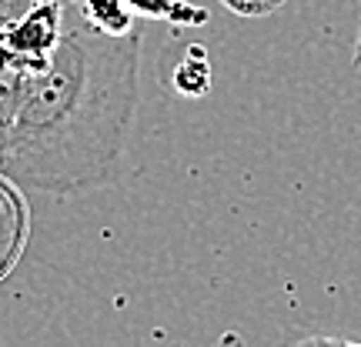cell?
I'll list each match as a JSON object with an SVG mask.
<instances>
[{"label": "cell", "instance_id": "obj_7", "mask_svg": "<svg viewBox=\"0 0 361 347\" xmlns=\"http://www.w3.org/2000/svg\"><path fill=\"white\" fill-rule=\"evenodd\" d=\"M355 67L361 70V27H358V37H355Z\"/></svg>", "mask_w": 361, "mask_h": 347}, {"label": "cell", "instance_id": "obj_4", "mask_svg": "<svg viewBox=\"0 0 361 347\" xmlns=\"http://www.w3.org/2000/svg\"><path fill=\"white\" fill-rule=\"evenodd\" d=\"M130 13H141V17H157V20H171V24H180L191 17L194 24L204 20V11H191L188 13V0H128Z\"/></svg>", "mask_w": 361, "mask_h": 347}, {"label": "cell", "instance_id": "obj_3", "mask_svg": "<svg viewBox=\"0 0 361 347\" xmlns=\"http://www.w3.org/2000/svg\"><path fill=\"white\" fill-rule=\"evenodd\" d=\"M207 87H211V64H207L201 47H191L174 70V90L184 97H201V94H207Z\"/></svg>", "mask_w": 361, "mask_h": 347}, {"label": "cell", "instance_id": "obj_6", "mask_svg": "<svg viewBox=\"0 0 361 347\" xmlns=\"http://www.w3.org/2000/svg\"><path fill=\"white\" fill-rule=\"evenodd\" d=\"M295 347H361V344H355V341H345V337L314 334V337H305V341H298Z\"/></svg>", "mask_w": 361, "mask_h": 347}, {"label": "cell", "instance_id": "obj_1", "mask_svg": "<svg viewBox=\"0 0 361 347\" xmlns=\"http://www.w3.org/2000/svg\"><path fill=\"white\" fill-rule=\"evenodd\" d=\"M137 30L124 37L101 34L67 0L51 61L17 80L0 137V170L47 194L117 180L137 107Z\"/></svg>", "mask_w": 361, "mask_h": 347}, {"label": "cell", "instance_id": "obj_5", "mask_svg": "<svg viewBox=\"0 0 361 347\" xmlns=\"http://www.w3.org/2000/svg\"><path fill=\"white\" fill-rule=\"evenodd\" d=\"M221 7L224 11L238 13V17H251V20H258V17H268V13L281 11L284 0H221Z\"/></svg>", "mask_w": 361, "mask_h": 347}, {"label": "cell", "instance_id": "obj_2", "mask_svg": "<svg viewBox=\"0 0 361 347\" xmlns=\"http://www.w3.org/2000/svg\"><path fill=\"white\" fill-rule=\"evenodd\" d=\"M74 7L84 17V24L101 34L124 37L134 30V13H130L128 0H74Z\"/></svg>", "mask_w": 361, "mask_h": 347}]
</instances>
